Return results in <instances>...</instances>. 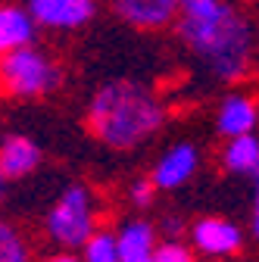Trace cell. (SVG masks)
Segmentation results:
<instances>
[{
    "instance_id": "cell-14",
    "label": "cell",
    "mask_w": 259,
    "mask_h": 262,
    "mask_svg": "<svg viewBox=\"0 0 259 262\" xmlns=\"http://www.w3.org/2000/svg\"><path fill=\"white\" fill-rule=\"evenodd\" d=\"M81 259L84 262H122L119 234L110 231V228H97L91 234V241L81 247Z\"/></svg>"
},
{
    "instance_id": "cell-12",
    "label": "cell",
    "mask_w": 259,
    "mask_h": 262,
    "mask_svg": "<svg viewBox=\"0 0 259 262\" xmlns=\"http://www.w3.org/2000/svg\"><path fill=\"white\" fill-rule=\"evenodd\" d=\"M119 250H122V262H138V259H150L156 256V237L159 231L147 222V219H128L119 225Z\"/></svg>"
},
{
    "instance_id": "cell-20",
    "label": "cell",
    "mask_w": 259,
    "mask_h": 262,
    "mask_svg": "<svg viewBox=\"0 0 259 262\" xmlns=\"http://www.w3.org/2000/svg\"><path fill=\"white\" fill-rule=\"evenodd\" d=\"M44 262H84L81 256H75L72 250H59V253H53V256H47Z\"/></svg>"
},
{
    "instance_id": "cell-18",
    "label": "cell",
    "mask_w": 259,
    "mask_h": 262,
    "mask_svg": "<svg viewBox=\"0 0 259 262\" xmlns=\"http://www.w3.org/2000/svg\"><path fill=\"white\" fill-rule=\"evenodd\" d=\"M159 231L166 234V241H178V237H181V231H184V222H181V219H175V215H166V219H163V225H159Z\"/></svg>"
},
{
    "instance_id": "cell-13",
    "label": "cell",
    "mask_w": 259,
    "mask_h": 262,
    "mask_svg": "<svg viewBox=\"0 0 259 262\" xmlns=\"http://www.w3.org/2000/svg\"><path fill=\"white\" fill-rule=\"evenodd\" d=\"M222 169L231 172V175L256 178L259 175V138L256 135L231 138L222 150Z\"/></svg>"
},
{
    "instance_id": "cell-7",
    "label": "cell",
    "mask_w": 259,
    "mask_h": 262,
    "mask_svg": "<svg viewBox=\"0 0 259 262\" xmlns=\"http://www.w3.org/2000/svg\"><path fill=\"white\" fill-rule=\"evenodd\" d=\"M197 169H200V150L187 141H181L156 159L150 178H153L156 190H175L197 175Z\"/></svg>"
},
{
    "instance_id": "cell-3",
    "label": "cell",
    "mask_w": 259,
    "mask_h": 262,
    "mask_svg": "<svg viewBox=\"0 0 259 262\" xmlns=\"http://www.w3.org/2000/svg\"><path fill=\"white\" fill-rule=\"evenodd\" d=\"M59 81H62L59 66L35 44L0 56V94H7V97L35 100V97L56 91Z\"/></svg>"
},
{
    "instance_id": "cell-22",
    "label": "cell",
    "mask_w": 259,
    "mask_h": 262,
    "mask_svg": "<svg viewBox=\"0 0 259 262\" xmlns=\"http://www.w3.org/2000/svg\"><path fill=\"white\" fill-rule=\"evenodd\" d=\"M138 262H156V256H150V259H138Z\"/></svg>"
},
{
    "instance_id": "cell-1",
    "label": "cell",
    "mask_w": 259,
    "mask_h": 262,
    "mask_svg": "<svg viewBox=\"0 0 259 262\" xmlns=\"http://www.w3.org/2000/svg\"><path fill=\"white\" fill-rule=\"evenodd\" d=\"M175 31L206 72L225 84L247 78L259 53L253 22L231 0H181Z\"/></svg>"
},
{
    "instance_id": "cell-21",
    "label": "cell",
    "mask_w": 259,
    "mask_h": 262,
    "mask_svg": "<svg viewBox=\"0 0 259 262\" xmlns=\"http://www.w3.org/2000/svg\"><path fill=\"white\" fill-rule=\"evenodd\" d=\"M4 187H7V178H4V172H0V200H4Z\"/></svg>"
},
{
    "instance_id": "cell-15",
    "label": "cell",
    "mask_w": 259,
    "mask_h": 262,
    "mask_svg": "<svg viewBox=\"0 0 259 262\" xmlns=\"http://www.w3.org/2000/svg\"><path fill=\"white\" fill-rule=\"evenodd\" d=\"M0 262H31V250L25 237L7 219H0Z\"/></svg>"
},
{
    "instance_id": "cell-9",
    "label": "cell",
    "mask_w": 259,
    "mask_h": 262,
    "mask_svg": "<svg viewBox=\"0 0 259 262\" xmlns=\"http://www.w3.org/2000/svg\"><path fill=\"white\" fill-rule=\"evenodd\" d=\"M259 125V103L250 94H228L219 103L215 113V128L225 141L241 138V135H253Z\"/></svg>"
},
{
    "instance_id": "cell-2",
    "label": "cell",
    "mask_w": 259,
    "mask_h": 262,
    "mask_svg": "<svg viewBox=\"0 0 259 262\" xmlns=\"http://www.w3.org/2000/svg\"><path fill=\"white\" fill-rule=\"evenodd\" d=\"M166 122L163 100L132 78H116L97 88L88 103V128L113 150H132L153 138Z\"/></svg>"
},
{
    "instance_id": "cell-10",
    "label": "cell",
    "mask_w": 259,
    "mask_h": 262,
    "mask_svg": "<svg viewBox=\"0 0 259 262\" xmlns=\"http://www.w3.org/2000/svg\"><path fill=\"white\" fill-rule=\"evenodd\" d=\"M38 22L28 13V7H16V4H0V56H7L19 47L35 44L38 35Z\"/></svg>"
},
{
    "instance_id": "cell-11",
    "label": "cell",
    "mask_w": 259,
    "mask_h": 262,
    "mask_svg": "<svg viewBox=\"0 0 259 262\" xmlns=\"http://www.w3.org/2000/svg\"><path fill=\"white\" fill-rule=\"evenodd\" d=\"M41 166V147L25 138V135H10L0 144V172H4L7 181H19L28 178Z\"/></svg>"
},
{
    "instance_id": "cell-17",
    "label": "cell",
    "mask_w": 259,
    "mask_h": 262,
    "mask_svg": "<svg viewBox=\"0 0 259 262\" xmlns=\"http://www.w3.org/2000/svg\"><path fill=\"white\" fill-rule=\"evenodd\" d=\"M156 262H197V259L181 241H163L156 247Z\"/></svg>"
},
{
    "instance_id": "cell-19",
    "label": "cell",
    "mask_w": 259,
    "mask_h": 262,
    "mask_svg": "<svg viewBox=\"0 0 259 262\" xmlns=\"http://www.w3.org/2000/svg\"><path fill=\"white\" fill-rule=\"evenodd\" d=\"M253 181H256V193H253V219H250V225H253V234L259 237V175Z\"/></svg>"
},
{
    "instance_id": "cell-16",
    "label": "cell",
    "mask_w": 259,
    "mask_h": 262,
    "mask_svg": "<svg viewBox=\"0 0 259 262\" xmlns=\"http://www.w3.org/2000/svg\"><path fill=\"white\" fill-rule=\"evenodd\" d=\"M128 200H132L135 209H150L153 200H156V184H153V178L132 181V187H128Z\"/></svg>"
},
{
    "instance_id": "cell-4",
    "label": "cell",
    "mask_w": 259,
    "mask_h": 262,
    "mask_svg": "<svg viewBox=\"0 0 259 262\" xmlns=\"http://www.w3.org/2000/svg\"><path fill=\"white\" fill-rule=\"evenodd\" d=\"M44 231L59 250H81L97 231V203L91 187L69 184L62 190L47 212Z\"/></svg>"
},
{
    "instance_id": "cell-6",
    "label": "cell",
    "mask_w": 259,
    "mask_h": 262,
    "mask_svg": "<svg viewBox=\"0 0 259 262\" xmlns=\"http://www.w3.org/2000/svg\"><path fill=\"white\" fill-rule=\"evenodd\" d=\"M25 7L41 28L72 31V28H81L94 19L97 0H28Z\"/></svg>"
},
{
    "instance_id": "cell-8",
    "label": "cell",
    "mask_w": 259,
    "mask_h": 262,
    "mask_svg": "<svg viewBox=\"0 0 259 262\" xmlns=\"http://www.w3.org/2000/svg\"><path fill=\"white\" fill-rule=\"evenodd\" d=\"M113 13L132 28H144V31H156L175 25L181 0H110Z\"/></svg>"
},
{
    "instance_id": "cell-5",
    "label": "cell",
    "mask_w": 259,
    "mask_h": 262,
    "mask_svg": "<svg viewBox=\"0 0 259 262\" xmlns=\"http://www.w3.org/2000/svg\"><path fill=\"white\" fill-rule=\"evenodd\" d=\"M190 244L197 253H203L209 259H225V256H234L244 247V231L228 219L206 215L190 225Z\"/></svg>"
}]
</instances>
